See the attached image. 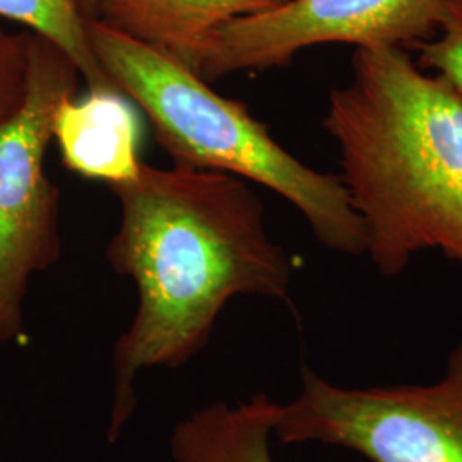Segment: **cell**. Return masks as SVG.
I'll list each match as a JSON object with an SVG mask.
<instances>
[{
  "mask_svg": "<svg viewBox=\"0 0 462 462\" xmlns=\"http://www.w3.org/2000/svg\"><path fill=\"white\" fill-rule=\"evenodd\" d=\"M95 5H97V0H83V13L84 16L88 17V19L93 17Z\"/></svg>",
  "mask_w": 462,
  "mask_h": 462,
  "instance_id": "4fadbf2b",
  "label": "cell"
},
{
  "mask_svg": "<svg viewBox=\"0 0 462 462\" xmlns=\"http://www.w3.org/2000/svg\"><path fill=\"white\" fill-rule=\"evenodd\" d=\"M108 187L122 219L106 261L135 282L139 297L114 346L106 439L116 444L137 406V374L190 362L235 297L288 300L293 265L267 233L261 199L240 177L143 163L135 179Z\"/></svg>",
  "mask_w": 462,
  "mask_h": 462,
  "instance_id": "6da1fadb",
  "label": "cell"
},
{
  "mask_svg": "<svg viewBox=\"0 0 462 462\" xmlns=\"http://www.w3.org/2000/svg\"><path fill=\"white\" fill-rule=\"evenodd\" d=\"M273 435L345 447L370 462H462V339L427 385L347 389L305 366L300 394L276 404Z\"/></svg>",
  "mask_w": 462,
  "mask_h": 462,
  "instance_id": "5b68a950",
  "label": "cell"
},
{
  "mask_svg": "<svg viewBox=\"0 0 462 462\" xmlns=\"http://www.w3.org/2000/svg\"><path fill=\"white\" fill-rule=\"evenodd\" d=\"M81 70L66 51L30 32L26 86L0 122V345L24 330V298L36 273L60 259V192L45 173L59 105L78 95Z\"/></svg>",
  "mask_w": 462,
  "mask_h": 462,
  "instance_id": "277c9868",
  "label": "cell"
},
{
  "mask_svg": "<svg viewBox=\"0 0 462 462\" xmlns=\"http://www.w3.org/2000/svg\"><path fill=\"white\" fill-rule=\"evenodd\" d=\"M0 19L19 23L66 51L89 89L114 88L89 45L83 0H0Z\"/></svg>",
  "mask_w": 462,
  "mask_h": 462,
  "instance_id": "30bf717a",
  "label": "cell"
},
{
  "mask_svg": "<svg viewBox=\"0 0 462 462\" xmlns=\"http://www.w3.org/2000/svg\"><path fill=\"white\" fill-rule=\"evenodd\" d=\"M332 89L324 129L380 274L439 248L462 264V91L402 47H362Z\"/></svg>",
  "mask_w": 462,
  "mask_h": 462,
  "instance_id": "7a4b0ae2",
  "label": "cell"
},
{
  "mask_svg": "<svg viewBox=\"0 0 462 462\" xmlns=\"http://www.w3.org/2000/svg\"><path fill=\"white\" fill-rule=\"evenodd\" d=\"M413 49L420 51L418 66L442 74L462 91V0H442L439 33Z\"/></svg>",
  "mask_w": 462,
  "mask_h": 462,
  "instance_id": "8fae6325",
  "label": "cell"
},
{
  "mask_svg": "<svg viewBox=\"0 0 462 462\" xmlns=\"http://www.w3.org/2000/svg\"><path fill=\"white\" fill-rule=\"evenodd\" d=\"M276 404L265 393L235 404L213 402L179 421L170 435L173 462H274Z\"/></svg>",
  "mask_w": 462,
  "mask_h": 462,
  "instance_id": "9c48e42d",
  "label": "cell"
},
{
  "mask_svg": "<svg viewBox=\"0 0 462 462\" xmlns=\"http://www.w3.org/2000/svg\"><path fill=\"white\" fill-rule=\"evenodd\" d=\"M30 32L11 33L0 19V122L11 116L24 95Z\"/></svg>",
  "mask_w": 462,
  "mask_h": 462,
  "instance_id": "7c38bea8",
  "label": "cell"
},
{
  "mask_svg": "<svg viewBox=\"0 0 462 462\" xmlns=\"http://www.w3.org/2000/svg\"><path fill=\"white\" fill-rule=\"evenodd\" d=\"M442 0H286L231 21L216 34L199 78L213 83L244 70L288 66L322 43L413 49L439 33Z\"/></svg>",
  "mask_w": 462,
  "mask_h": 462,
  "instance_id": "8992f818",
  "label": "cell"
},
{
  "mask_svg": "<svg viewBox=\"0 0 462 462\" xmlns=\"http://www.w3.org/2000/svg\"><path fill=\"white\" fill-rule=\"evenodd\" d=\"M282 2L286 0H97L91 19L199 74L221 28Z\"/></svg>",
  "mask_w": 462,
  "mask_h": 462,
  "instance_id": "52a82bcc",
  "label": "cell"
},
{
  "mask_svg": "<svg viewBox=\"0 0 462 462\" xmlns=\"http://www.w3.org/2000/svg\"><path fill=\"white\" fill-rule=\"evenodd\" d=\"M88 38L112 86L134 101L173 163L217 170L264 185L291 202L317 240L364 255L366 230L339 175L303 165L242 101L225 98L196 72L149 45L88 19Z\"/></svg>",
  "mask_w": 462,
  "mask_h": 462,
  "instance_id": "3957f363",
  "label": "cell"
},
{
  "mask_svg": "<svg viewBox=\"0 0 462 462\" xmlns=\"http://www.w3.org/2000/svg\"><path fill=\"white\" fill-rule=\"evenodd\" d=\"M53 141L67 170L84 179L127 182L141 170V120L131 99L114 88L89 89L84 98L70 97L57 108Z\"/></svg>",
  "mask_w": 462,
  "mask_h": 462,
  "instance_id": "ba28073f",
  "label": "cell"
}]
</instances>
